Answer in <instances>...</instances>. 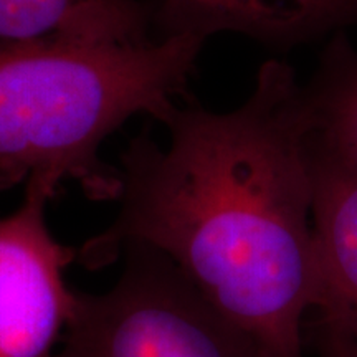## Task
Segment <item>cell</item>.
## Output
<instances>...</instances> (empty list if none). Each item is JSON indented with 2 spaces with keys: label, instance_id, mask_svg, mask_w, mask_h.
I'll list each match as a JSON object with an SVG mask.
<instances>
[{
  "label": "cell",
  "instance_id": "1",
  "mask_svg": "<svg viewBox=\"0 0 357 357\" xmlns=\"http://www.w3.org/2000/svg\"><path fill=\"white\" fill-rule=\"evenodd\" d=\"M119 155L114 220L78 247L101 270L129 245L174 261L266 357H306V316L321 303L312 231L311 139L305 84L287 61L258 70L238 108L217 113L185 95Z\"/></svg>",
  "mask_w": 357,
  "mask_h": 357
},
{
  "label": "cell",
  "instance_id": "2",
  "mask_svg": "<svg viewBox=\"0 0 357 357\" xmlns=\"http://www.w3.org/2000/svg\"><path fill=\"white\" fill-rule=\"evenodd\" d=\"M205 40L139 43L0 42V192L20 184L56 197L75 182L95 202L118 200L119 169L101 147L134 116L160 121L189 95Z\"/></svg>",
  "mask_w": 357,
  "mask_h": 357
},
{
  "label": "cell",
  "instance_id": "3",
  "mask_svg": "<svg viewBox=\"0 0 357 357\" xmlns=\"http://www.w3.org/2000/svg\"><path fill=\"white\" fill-rule=\"evenodd\" d=\"M119 260L108 289L78 291L52 357H266L158 250L129 245Z\"/></svg>",
  "mask_w": 357,
  "mask_h": 357
},
{
  "label": "cell",
  "instance_id": "4",
  "mask_svg": "<svg viewBox=\"0 0 357 357\" xmlns=\"http://www.w3.org/2000/svg\"><path fill=\"white\" fill-rule=\"evenodd\" d=\"M55 197L25 184L24 200L0 217V357H52L78 306L65 271L78 247L58 242L47 223Z\"/></svg>",
  "mask_w": 357,
  "mask_h": 357
},
{
  "label": "cell",
  "instance_id": "5",
  "mask_svg": "<svg viewBox=\"0 0 357 357\" xmlns=\"http://www.w3.org/2000/svg\"><path fill=\"white\" fill-rule=\"evenodd\" d=\"M160 38L240 33L278 50L357 25V0H151Z\"/></svg>",
  "mask_w": 357,
  "mask_h": 357
},
{
  "label": "cell",
  "instance_id": "6",
  "mask_svg": "<svg viewBox=\"0 0 357 357\" xmlns=\"http://www.w3.org/2000/svg\"><path fill=\"white\" fill-rule=\"evenodd\" d=\"M311 171L312 231L323 289L314 312L357 341V167L314 129Z\"/></svg>",
  "mask_w": 357,
  "mask_h": 357
},
{
  "label": "cell",
  "instance_id": "7",
  "mask_svg": "<svg viewBox=\"0 0 357 357\" xmlns=\"http://www.w3.org/2000/svg\"><path fill=\"white\" fill-rule=\"evenodd\" d=\"M151 29V0H0V42L139 43Z\"/></svg>",
  "mask_w": 357,
  "mask_h": 357
},
{
  "label": "cell",
  "instance_id": "8",
  "mask_svg": "<svg viewBox=\"0 0 357 357\" xmlns=\"http://www.w3.org/2000/svg\"><path fill=\"white\" fill-rule=\"evenodd\" d=\"M305 88L316 131L357 167V50L344 33L326 45Z\"/></svg>",
  "mask_w": 357,
  "mask_h": 357
},
{
  "label": "cell",
  "instance_id": "9",
  "mask_svg": "<svg viewBox=\"0 0 357 357\" xmlns=\"http://www.w3.org/2000/svg\"><path fill=\"white\" fill-rule=\"evenodd\" d=\"M311 339L318 357H357V341L341 326L321 318L311 324Z\"/></svg>",
  "mask_w": 357,
  "mask_h": 357
}]
</instances>
